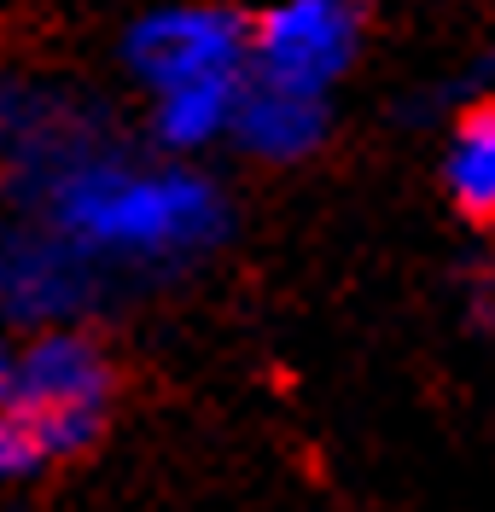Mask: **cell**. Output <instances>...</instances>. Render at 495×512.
<instances>
[{
	"label": "cell",
	"instance_id": "6da1fadb",
	"mask_svg": "<svg viewBox=\"0 0 495 512\" xmlns=\"http://www.w3.org/2000/svg\"><path fill=\"white\" fill-rule=\"evenodd\" d=\"M53 216L70 245L123 256H175L222 233V204L204 181L129 163H70L53 181Z\"/></svg>",
	"mask_w": 495,
	"mask_h": 512
},
{
	"label": "cell",
	"instance_id": "7a4b0ae2",
	"mask_svg": "<svg viewBox=\"0 0 495 512\" xmlns=\"http://www.w3.org/2000/svg\"><path fill=\"white\" fill-rule=\"evenodd\" d=\"M0 408L12 419H24L41 437L47 460L53 454H82L105 431L111 361L82 332H47L24 355H12V379H6Z\"/></svg>",
	"mask_w": 495,
	"mask_h": 512
},
{
	"label": "cell",
	"instance_id": "3957f363",
	"mask_svg": "<svg viewBox=\"0 0 495 512\" xmlns=\"http://www.w3.org/2000/svg\"><path fill=\"white\" fill-rule=\"evenodd\" d=\"M251 59V30L228 6H175V12H152L140 18L129 35V64L158 88H187V82H210V76H233Z\"/></svg>",
	"mask_w": 495,
	"mask_h": 512
},
{
	"label": "cell",
	"instance_id": "277c9868",
	"mask_svg": "<svg viewBox=\"0 0 495 512\" xmlns=\"http://www.w3.org/2000/svg\"><path fill=\"white\" fill-rule=\"evenodd\" d=\"M350 53H356L350 0H286L251 35L257 76L274 88H297V94H321L350 64Z\"/></svg>",
	"mask_w": 495,
	"mask_h": 512
},
{
	"label": "cell",
	"instance_id": "5b68a950",
	"mask_svg": "<svg viewBox=\"0 0 495 512\" xmlns=\"http://www.w3.org/2000/svg\"><path fill=\"white\" fill-rule=\"evenodd\" d=\"M233 128L257 158H303L327 134V111H321V94L274 88V82L257 76V88H239Z\"/></svg>",
	"mask_w": 495,
	"mask_h": 512
},
{
	"label": "cell",
	"instance_id": "8992f818",
	"mask_svg": "<svg viewBox=\"0 0 495 512\" xmlns=\"http://www.w3.org/2000/svg\"><path fill=\"white\" fill-rule=\"evenodd\" d=\"M76 303V268L47 239H0V309L18 320H41Z\"/></svg>",
	"mask_w": 495,
	"mask_h": 512
},
{
	"label": "cell",
	"instance_id": "52a82bcc",
	"mask_svg": "<svg viewBox=\"0 0 495 512\" xmlns=\"http://www.w3.org/2000/svg\"><path fill=\"white\" fill-rule=\"evenodd\" d=\"M443 181H449V198L466 216L495 222V105H478V111H466L455 123L449 158H443Z\"/></svg>",
	"mask_w": 495,
	"mask_h": 512
},
{
	"label": "cell",
	"instance_id": "ba28073f",
	"mask_svg": "<svg viewBox=\"0 0 495 512\" xmlns=\"http://www.w3.org/2000/svg\"><path fill=\"white\" fill-rule=\"evenodd\" d=\"M233 111H239V82L233 76L187 82V88L158 94V134H164L169 146H198V140L233 128Z\"/></svg>",
	"mask_w": 495,
	"mask_h": 512
},
{
	"label": "cell",
	"instance_id": "9c48e42d",
	"mask_svg": "<svg viewBox=\"0 0 495 512\" xmlns=\"http://www.w3.org/2000/svg\"><path fill=\"white\" fill-rule=\"evenodd\" d=\"M41 466H47L41 437H35L24 419H12L0 408V483H18V478H30V472H41Z\"/></svg>",
	"mask_w": 495,
	"mask_h": 512
},
{
	"label": "cell",
	"instance_id": "30bf717a",
	"mask_svg": "<svg viewBox=\"0 0 495 512\" xmlns=\"http://www.w3.org/2000/svg\"><path fill=\"white\" fill-rule=\"evenodd\" d=\"M6 379H12V355L0 350V402H6Z\"/></svg>",
	"mask_w": 495,
	"mask_h": 512
}]
</instances>
